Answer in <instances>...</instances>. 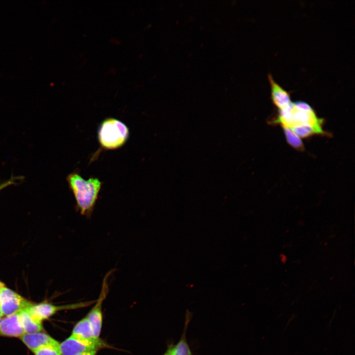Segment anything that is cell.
Wrapping results in <instances>:
<instances>
[{
	"mask_svg": "<svg viewBox=\"0 0 355 355\" xmlns=\"http://www.w3.org/2000/svg\"><path fill=\"white\" fill-rule=\"evenodd\" d=\"M67 180L81 214L90 215L98 198L102 182L96 178L86 180L75 171L67 176Z\"/></svg>",
	"mask_w": 355,
	"mask_h": 355,
	"instance_id": "1",
	"label": "cell"
},
{
	"mask_svg": "<svg viewBox=\"0 0 355 355\" xmlns=\"http://www.w3.org/2000/svg\"><path fill=\"white\" fill-rule=\"evenodd\" d=\"M98 139L105 150H113L123 146L129 136V130L125 124L114 118L104 119L98 130Z\"/></svg>",
	"mask_w": 355,
	"mask_h": 355,
	"instance_id": "2",
	"label": "cell"
},
{
	"mask_svg": "<svg viewBox=\"0 0 355 355\" xmlns=\"http://www.w3.org/2000/svg\"><path fill=\"white\" fill-rule=\"evenodd\" d=\"M289 128L299 125H310L322 129L323 119L319 118L314 110L306 111L298 109L293 102L279 109V114L274 121Z\"/></svg>",
	"mask_w": 355,
	"mask_h": 355,
	"instance_id": "3",
	"label": "cell"
},
{
	"mask_svg": "<svg viewBox=\"0 0 355 355\" xmlns=\"http://www.w3.org/2000/svg\"><path fill=\"white\" fill-rule=\"evenodd\" d=\"M108 345L102 339L84 340L70 335L59 344L61 355H76L93 351H99Z\"/></svg>",
	"mask_w": 355,
	"mask_h": 355,
	"instance_id": "4",
	"label": "cell"
},
{
	"mask_svg": "<svg viewBox=\"0 0 355 355\" xmlns=\"http://www.w3.org/2000/svg\"><path fill=\"white\" fill-rule=\"evenodd\" d=\"M33 304L32 302L5 286L0 291V309L3 316L6 317L19 313Z\"/></svg>",
	"mask_w": 355,
	"mask_h": 355,
	"instance_id": "5",
	"label": "cell"
},
{
	"mask_svg": "<svg viewBox=\"0 0 355 355\" xmlns=\"http://www.w3.org/2000/svg\"><path fill=\"white\" fill-rule=\"evenodd\" d=\"M95 301H87L62 306H57L48 302L33 304L28 308V311L36 320L42 322L53 316L59 311L75 309L89 306Z\"/></svg>",
	"mask_w": 355,
	"mask_h": 355,
	"instance_id": "6",
	"label": "cell"
},
{
	"mask_svg": "<svg viewBox=\"0 0 355 355\" xmlns=\"http://www.w3.org/2000/svg\"><path fill=\"white\" fill-rule=\"evenodd\" d=\"M111 272H109L105 277L102 284V290L99 298L94 306L86 315L93 330L95 337L99 338L103 324L102 303L108 290L107 278Z\"/></svg>",
	"mask_w": 355,
	"mask_h": 355,
	"instance_id": "7",
	"label": "cell"
},
{
	"mask_svg": "<svg viewBox=\"0 0 355 355\" xmlns=\"http://www.w3.org/2000/svg\"><path fill=\"white\" fill-rule=\"evenodd\" d=\"M20 338L23 343L33 352L47 345L59 344L50 335L41 331L25 333Z\"/></svg>",
	"mask_w": 355,
	"mask_h": 355,
	"instance_id": "8",
	"label": "cell"
},
{
	"mask_svg": "<svg viewBox=\"0 0 355 355\" xmlns=\"http://www.w3.org/2000/svg\"><path fill=\"white\" fill-rule=\"evenodd\" d=\"M25 333L20 322L19 313L0 320V336L21 337Z\"/></svg>",
	"mask_w": 355,
	"mask_h": 355,
	"instance_id": "9",
	"label": "cell"
},
{
	"mask_svg": "<svg viewBox=\"0 0 355 355\" xmlns=\"http://www.w3.org/2000/svg\"><path fill=\"white\" fill-rule=\"evenodd\" d=\"M268 77L271 85L272 102L275 106L279 109H281L291 102L289 94L276 82L272 75L269 74Z\"/></svg>",
	"mask_w": 355,
	"mask_h": 355,
	"instance_id": "10",
	"label": "cell"
},
{
	"mask_svg": "<svg viewBox=\"0 0 355 355\" xmlns=\"http://www.w3.org/2000/svg\"><path fill=\"white\" fill-rule=\"evenodd\" d=\"M192 318V314L188 310L186 312L184 326L181 336L178 342L173 344V355H192V352L186 339V330Z\"/></svg>",
	"mask_w": 355,
	"mask_h": 355,
	"instance_id": "11",
	"label": "cell"
},
{
	"mask_svg": "<svg viewBox=\"0 0 355 355\" xmlns=\"http://www.w3.org/2000/svg\"><path fill=\"white\" fill-rule=\"evenodd\" d=\"M19 318L25 333H36L43 330L42 322L36 320L27 309L19 313Z\"/></svg>",
	"mask_w": 355,
	"mask_h": 355,
	"instance_id": "12",
	"label": "cell"
},
{
	"mask_svg": "<svg viewBox=\"0 0 355 355\" xmlns=\"http://www.w3.org/2000/svg\"><path fill=\"white\" fill-rule=\"evenodd\" d=\"M71 335L84 340L98 339L95 337L92 325L87 316L81 319L74 325Z\"/></svg>",
	"mask_w": 355,
	"mask_h": 355,
	"instance_id": "13",
	"label": "cell"
},
{
	"mask_svg": "<svg viewBox=\"0 0 355 355\" xmlns=\"http://www.w3.org/2000/svg\"><path fill=\"white\" fill-rule=\"evenodd\" d=\"M289 128L300 139L306 138L313 135L324 134L322 129L310 125H299Z\"/></svg>",
	"mask_w": 355,
	"mask_h": 355,
	"instance_id": "14",
	"label": "cell"
},
{
	"mask_svg": "<svg viewBox=\"0 0 355 355\" xmlns=\"http://www.w3.org/2000/svg\"><path fill=\"white\" fill-rule=\"evenodd\" d=\"M281 126L288 143L297 150H303L304 146L301 139L295 135L289 127L284 125Z\"/></svg>",
	"mask_w": 355,
	"mask_h": 355,
	"instance_id": "15",
	"label": "cell"
},
{
	"mask_svg": "<svg viewBox=\"0 0 355 355\" xmlns=\"http://www.w3.org/2000/svg\"><path fill=\"white\" fill-rule=\"evenodd\" d=\"M59 344L43 347L33 353L35 355H61L59 350Z\"/></svg>",
	"mask_w": 355,
	"mask_h": 355,
	"instance_id": "16",
	"label": "cell"
},
{
	"mask_svg": "<svg viewBox=\"0 0 355 355\" xmlns=\"http://www.w3.org/2000/svg\"><path fill=\"white\" fill-rule=\"evenodd\" d=\"M24 178L23 176H14L12 175L8 179L0 182V191L9 186L18 184Z\"/></svg>",
	"mask_w": 355,
	"mask_h": 355,
	"instance_id": "17",
	"label": "cell"
},
{
	"mask_svg": "<svg viewBox=\"0 0 355 355\" xmlns=\"http://www.w3.org/2000/svg\"><path fill=\"white\" fill-rule=\"evenodd\" d=\"M173 342H170L167 345V348L165 353L162 355H173L172 352V346Z\"/></svg>",
	"mask_w": 355,
	"mask_h": 355,
	"instance_id": "18",
	"label": "cell"
},
{
	"mask_svg": "<svg viewBox=\"0 0 355 355\" xmlns=\"http://www.w3.org/2000/svg\"><path fill=\"white\" fill-rule=\"evenodd\" d=\"M98 351H93L90 352H84L76 355H96Z\"/></svg>",
	"mask_w": 355,
	"mask_h": 355,
	"instance_id": "19",
	"label": "cell"
},
{
	"mask_svg": "<svg viewBox=\"0 0 355 355\" xmlns=\"http://www.w3.org/2000/svg\"><path fill=\"white\" fill-rule=\"evenodd\" d=\"M4 286H5V284L0 281V291Z\"/></svg>",
	"mask_w": 355,
	"mask_h": 355,
	"instance_id": "20",
	"label": "cell"
},
{
	"mask_svg": "<svg viewBox=\"0 0 355 355\" xmlns=\"http://www.w3.org/2000/svg\"><path fill=\"white\" fill-rule=\"evenodd\" d=\"M2 316H3V315H2V312H1V310H0V319L1 318V317H2Z\"/></svg>",
	"mask_w": 355,
	"mask_h": 355,
	"instance_id": "21",
	"label": "cell"
}]
</instances>
